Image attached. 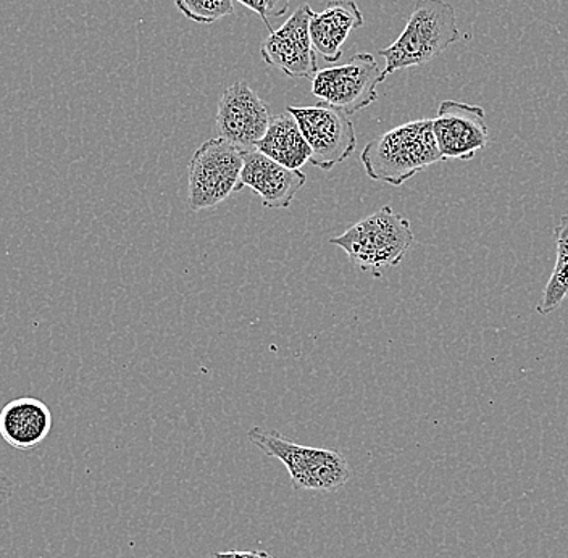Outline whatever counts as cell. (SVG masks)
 <instances>
[{"label":"cell","instance_id":"e0dca14e","mask_svg":"<svg viewBox=\"0 0 568 558\" xmlns=\"http://www.w3.org/2000/svg\"><path fill=\"white\" fill-rule=\"evenodd\" d=\"M241 6L252 10L262 18V21L266 24V30L272 33V27H270V18L283 17L290 10L291 2L293 0H236Z\"/></svg>","mask_w":568,"mask_h":558},{"label":"cell","instance_id":"d6986e66","mask_svg":"<svg viewBox=\"0 0 568 558\" xmlns=\"http://www.w3.org/2000/svg\"><path fill=\"white\" fill-rule=\"evenodd\" d=\"M13 494H16V483H13L9 476L0 473V506L9 503Z\"/></svg>","mask_w":568,"mask_h":558},{"label":"cell","instance_id":"9a60e30c","mask_svg":"<svg viewBox=\"0 0 568 558\" xmlns=\"http://www.w3.org/2000/svg\"><path fill=\"white\" fill-rule=\"evenodd\" d=\"M556 266L536 307L539 315H549L568 296V215H564L556 227Z\"/></svg>","mask_w":568,"mask_h":558},{"label":"cell","instance_id":"ac0fdd59","mask_svg":"<svg viewBox=\"0 0 568 558\" xmlns=\"http://www.w3.org/2000/svg\"><path fill=\"white\" fill-rule=\"evenodd\" d=\"M213 558H276L262 550H229V552L213 554Z\"/></svg>","mask_w":568,"mask_h":558},{"label":"cell","instance_id":"2e32d148","mask_svg":"<svg viewBox=\"0 0 568 558\" xmlns=\"http://www.w3.org/2000/svg\"><path fill=\"white\" fill-rule=\"evenodd\" d=\"M176 9L191 21L212 24L234 12L233 0H175Z\"/></svg>","mask_w":568,"mask_h":558},{"label":"cell","instance_id":"52a82bcc","mask_svg":"<svg viewBox=\"0 0 568 558\" xmlns=\"http://www.w3.org/2000/svg\"><path fill=\"white\" fill-rule=\"evenodd\" d=\"M286 112L296 119L311 148V165L329 172L355 151L357 138L353 120L335 106L318 102L312 106H286Z\"/></svg>","mask_w":568,"mask_h":558},{"label":"cell","instance_id":"5bb4252c","mask_svg":"<svg viewBox=\"0 0 568 558\" xmlns=\"http://www.w3.org/2000/svg\"><path fill=\"white\" fill-rule=\"evenodd\" d=\"M255 149L280 165L293 170H301V166L311 162L312 158L311 148L302 134L300 124L287 112L273 116L265 136Z\"/></svg>","mask_w":568,"mask_h":558},{"label":"cell","instance_id":"ba28073f","mask_svg":"<svg viewBox=\"0 0 568 558\" xmlns=\"http://www.w3.org/2000/svg\"><path fill=\"white\" fill-rule=\"evenodd\" d=\"M312 13V7L302 3L280 30L272 31L262 42L261 55L266 65L282 70L290 78L314 80L320 70L308 30Z\"/></svg>","mask_w":568,"mask_h":558},{"label":"cell","instance_id":"7c38bea8","mask_svg":"<svg viewBox=\"0 0 568 558\" xmlns=\"http://www.w3.org/2000/svg\"><path fill=\"white\" fill-rule=\"evenodd\" d=\"M52 425L51 408L36 397H20L0 410V436L21 453L41 446L51 435Z\"/></svg>","mask_w":568,"mask_h":558},{"label":"cell","instance_id":"8fae6325","mask_svg":"<svg viewBox=\"0 0 568 558\" xmlns=\"http://www.w3.org/2000/svg\"><path fill=\"white\" fill-rule=\"evenodd\" d=\"M307 183L301 170L287 169L275 160L266 158L257 149L244 151V169L241 173L240 190L251 187L261 197L266 209H287L297 192Z\"/></svg>","mask_w":568,"mask_h":558},{"label":"cell","instance_id":"8992f818","mask_svg":"<svg viewBox=\"0 0 568 558\" xmlns=\"http://www.w3.org/2000/svg\"><path fill=\"white\" fill-rule=\"evenodd\" d=\"M385 80L372 53H357L344 65L320 70L312 80V94L351 116L378 101V87Z\"/></svg>","mask_w":568,"mask_h":558},{"label":"cell","instance_id":"3957f363","mask_svg":"<svg viewBox=\"0 0 568 558\" xmlns=\"http://www.w3.org/2000/svg\"><path fill=\"white\" fill-rule=\"evenodd\" d=\"M414 241L410 222L386 205L329 243L343 248L355 268L372 272L375 278H379L383 270L393 268L404 261Z\"/></svg>","mask_w":568,"mask_h":558},{"label":"cell","instance_id":"5b68a950","mask_svg":"<svg viewBox=\"0 0 568 558\" xmlns=\"http://www.w3.org/2000/svg\"><path fill=\"white\" fill-rule=\"evenodd\" d=\"M244 151L246 149L220 136L199 145L187 165V205L191 212L216 207L231 194L241 191Z\"/></svg>","mask_w":568,"mask_h":558},{"label":"cell","instance_id":"6da1fadb","mask_svg":"<svg viewBox=\"0 0 568 558\" xmlns=\"http://www.w3.org/2000/svg\"><path fill=\"white\" fill-rule=\"evenodd\" d=\"M361 160L371 180L396 187L428 166L444 162L429 119L400 124L368 142Z\"/></svg>","mask_w":568,"mask_h":558},{"label":"cell","instance_id":"7a4b0ae2","mask_svg":"<svg viewBox=\"0 0 568 558\" xmlns=\"http://www.w3.org/2000/svg\"><path fill=\"white\" fill-rule=\"evenodd\" d=\"M459 39L456 10L450 3L446 0H418L399 38L379 51L386 60L383 73L388 77L399 70L425 65Z\"/></svg>","mask_w":568,"mask_h":558},{"label":"cell","instance_id":"277c9868","mask_svg":"<svg viewBox=\"0 0 568 558\" xmlns=\"http://www.w3.org/2000/svg\"><path fill=\"white\" fill-rule=\"evenodd\" d=\"M247 437L262 453L282 461L294 489L335 493L353 476L349 461L337 450L301 446L273 429L252 428Z\"/></svg>","mask_w":568,"mask_h":558},{"label":"cell","instance_id":"30bf717a","mask_svg":"<svg viewBox=\"0 0 568 558\" xmlns=\"http://www.w3.org/2000/svg\"><path fill=\"white\" fill-rule=\"evenodd\" d=\"M436 142L444 160L468 162L488 145L485 110L459 101H443L433 120Z\"/></svg>","mask_w":568,"mask_h":558},{"label":"cell","instance_id":"4fadbf2b","mask_svg":"<svg viewBox=\"0 0 568 558\" xmlns=\"http://www.w3.org/2000/svg\"><path fill=\"white\" fill-rule=\"evenodd\" d=\"M364 27V16L354 0H332L323 12L312 13L311 39L315 52L335 63L343 55L347 38Z\"/></svg>","mask_w":568,"mask_h":558},{"label":"cell","instance_id":"9c48e42d","mask_svg":"<svg viewBox=\"0 0 568 558\" xmlns=\"http://www.w3.org/2000/svg\"><path fill=\"white\" fill-rule=\"evenodd\" d=\"M272 119L270 106L247 81H236L220 95L215 116L219 136L241 149L257 148Z\"/></svg>","mask_w":568,"mask_h":558}]
</instances>
